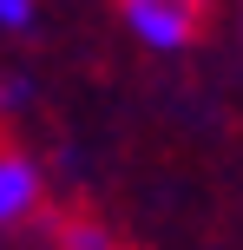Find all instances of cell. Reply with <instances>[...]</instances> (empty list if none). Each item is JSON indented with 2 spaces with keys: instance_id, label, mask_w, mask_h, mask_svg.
I'll use <instances>...</instances> for the list:
<instances>
[{
  "instance_id": "6da1fadb",
  "label": "cell",
  "mask_w": 243,
  "mask_h": 250,
  "mask_svg": "<svg viewBox=\"0 0 243 250\" xmlns=\"http://www.w3.org/2000/svg\"><path fill=\"white\" fill-rule=\"evenodd\" d=\"M118 20L145 40V46H204L210 26H217V0H112Z\"/></svg>"
}]
</instances>
